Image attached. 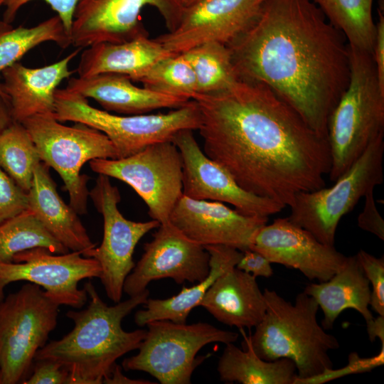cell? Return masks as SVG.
Returning a JSON list of instances; mask_svg holds the SVG:
<instances>
[{"label": "cell", "instance_id": "obj_10", "mask_svg": "<svg viewBox=\"0 0 384 384\" xmlns=\"http://www.w3.org/2000/svg\"><path fill=\"white\" fill-rule=\"evenodd\" d=\"M146 336L138 353L124 359L126 371H144L161 384H189L194 370L210 355L196 356L211 343H234L238 334L210 324H187L156 320L146 324Z\"/></svg>", "mask_w": 384, "mask_h": 384}, {"label": "cell", "instance_id": "obj_34", "mask_svg": "<svg viewBox=\"0 0 384 384\" xmlns=\"http://www.w3.org/2000/svg\"><path fill=\"white\" fill-rule=\"evenodd\" d=\"M356 256L372 285L370 306L378 315L384 316V258L375 257L363 250Z\"/></svg>", "mask_w": 384, "mask_h": 384}, {"label": "cell", "instance_id": "obj_7", "mask_svg": "<svg viewBox=\"0 0 384 384\" xmlns=\"http://www.w3.org/2000/svg\"><path fill=\"white\" fill-rule=\"evenodd\" d=\"M33 139L41 160L53 168L64 183L69 205L78 215L87 213L89 177L83 165L95 159H117V151L102 132L81 123L63 124L53 112L38 114L21 122Z\"/></svg>", "mask_w": 384, "mask_h": 384}, {"label": "cell", "instance_id": "obj_5", "mask_svg": "<svg viewBox=\"0 0 384 384\" xmlns=\"http://www.w3.org/2000/svg\"><path fill=\"white\" fill-rule=\"evenodd\" d=\"M350 78L347 88L327 121V140L334 182L384 132V90L372 53L349 46Z\"/></svg>", "mask_w": 384, "mask_h": 384}, {"label": "cell", "instance_id": "obj_6", "mask_svg": "<svg viewBox=\"0 0 384 384\" xmlns=\"http://www.w3.org/2000/svg\"><path fill=\"white\" fill-rule=\"evenodd\" d=\"M54 116L60 122H73L104 133L118 158L131 156L151 144L172 141L183 129H198L201 114L193 100L166 113L118 115L91 106L87 98L66 88L55 92Z\"/></svg>", "mask_w": 384, "mask_h": 384}, {"label": "cell", "instance_id": "obj_20", "mask_svg": "<svg viewBox=\"0 0 384 384\" xmlns=\"http://www.w3.org/2000/svg\"><path fill=\"white\" fill-rule=\"evenodd\" d=\"M82 49L77 48L60 60L43 67L30 68L17 62L2 71L1 87L14 122L21 123L38 114L54 112L55 90L74 73L69 64Z\"/></svg>", "mask_w": 384, "mask_h": 384}, {"label": "cell", "instance_id": "obj_37", "mask_svg": "<svg viewBox=\"0 0 384 384\" xmlns=\"http://www.w3.org/2000/svg\"><path fill=\"white\" fill-rule=\"evenodd\" d=\"M68 370L58 362L47 358L36 359L24 384H67Z\"/></svg>", "mask_w": 384, "mask_h": 384}, {"label": "cell", "instance_id": "obj_8", "mask_svg": "<svg viewBox=\"0 0 384 384\" xmlns=\"http://www.w3.org/2000/svg\"><path fill=\"white\" fill-rule=\"evenodd\" d=\"M59 306L31 282L0 301L1 384L24 383L28 378L37 351L56 327Z\"/></svg>", "mask_w": 384, "mask_h": 384}, {"label": "cell", "instance_id": "obj_30", "mask_svg": "<svg viewBox=\"0 0 384 384\" xmlns=\"http://www.w3.org/2000/svg\"><path fill=\"white\" fill-rule=\"evenodd\" d=\"M36 247L55 254L70 252L29 209L0 223V262H11L17 253Z\"/></svg>", "mask_w": 384, "mask_h": 384}, {"label": "cell", "instance_id": "obj_33", "mask_svg": "<svg viewBox=\"0 0 384 384\" xmlns=\"http://www.w3.org/2000/svg\"><path fill=\"white\" fill-rule=\"evenodd\" d=\"M139 82L151 90L188 100L197 94L194 72L183 53L160 60Z\"/></svg>", "mask_w": 384, "mask_h": 384}, {"label": "cell", "instance_id": "obj_15", "mask_svg": "<svg viewBox=\"0 0 384 384\" xmlns=\"http://www.w3.org/2000/svg\"><path fill=\"white\" fill-rule=\"evenodd\" d=\"M267 0H198L183 6L172 31L154 38L174 53L216 42L228 45L248 29Z\"/></svg>", "mask_w": 384, "mask_h": 384}, {"label": "cell", "instance_id": "obj_46", "mask_svg": "<svg viewBox=\"0 0 384 384\" xmlns=\"http://www.w3.org/2000/svg\"><path fill=\"white\" fill-rule=\"evenodd\" d=\"M0 384H1V367H0Z\"/></svg>", "mask_w": 384, "mask_h": 384}, {"label": "cell", "instance_id": "obj_42", "mask_svg": "<svg viewBox=\"0 0 384 384\" xmlns=\"http://www.w3.org/2000/svg\"><path fill=\"white\" fill-rule=\"evenodd\" d=\"M14 122L9 100L0 92V136Z\"/></svg>", "mask_w": 384, "mask_h": 384}, {"label": "cell", "instance_id": "obj_36", "mask_svg": "<svg viewBox=\"0 0 384 384\" xmlns=\"http://www.w3.org/2000/svg\"><path fill=\"white\" fill-rule=\"evenodd\" d=\"M33 0H5V10L3 21L11 23L16 18L20 9ZM57 13L61 19L66 33L70 36L72 28L73 14L79 0H43Z\"/></svg>", "mask_w": 384, "mask_h": 384}, {"label": "cell", "instance_id": "obj_28", "mask_svg": "<svg viewBox=\"0 0 384 384\" xmlns=\"http://www.w3.org/2000/svg\"><path fill=\"white\" fill-rule=\"evenodd\" d=\"M48 41H53L63 49L71 45L70 36L58 15L31 28H14L11 23L0 21V78L3 70L18 62L36 46ZM0 92L6 96L1 80Z\"/></svg>", "mask_w": 384, "mask_h": 384}, {"label": "cell", "instance_id": "obj_13", "mask_svg": "<svg viewBox=\"0 0 384 384\" xmlns=\"http://www.w3.org/2000/svg\"><path fill=\"white\" fill-rule=\"evenodd\" d=\"M101 272L95 258L80 252L55 254L45 247H33L15 255L11 262H0V301L8 284L26 281L40 286L60 306L80 309L88 296L84 288H78L79 282L100 279Z\"/></svg>", "mask_w": 384, "mask_h": 384}, {"label": "cell", "instance_id": "obj_19", "mask_svg": "<svg viewBox=\"0 0 384 384\" xmlns=\"http://www.w3.org/2000/svg\"><path fill=\"white\" fill-rule=\"evenodd\" d=\"M169 221L203 247L227 245L243 252L250 249L255 235L267 224L268 217L246 215L221 202L197 200L182 194Z\"/></svg>", "mask_w": 384, "mask_h": 384}, {"label": "cell", "instance_id": "obj_9", "mask_svg": "<svg viewBox=\"0 0 384 384\" xmlns=\"http://www.w3.org/2000/svg\"><path fill=\"white\" fill-rule=\"evenodd\" d=\"M383 139L384 132L368 146L334 186L297 193L287 218L321 242L334 245L336 231L342 217L352 210L370 190L383 183Z\"/></svg>", "mask_w": 384, "mask_h": 384}, {"label": "cell", "instance_id": "obj_44", "mask_svg": "<svg viewBox=\"0 0 384 384\" xmlns=\"http://www.w3.org/2000/svg\"><path fill=\"white\" fill-rule=\"evenodd\" d=\"M198 0H181V3L182 4L183 6H187L188 5H191L196 1H198Z\"/></svg>", "mask_w": 384, "mask_h": 384}, {"label": "cell", "instance_id": "obj_41", "mask_svg": "<svg viewBox=\"0 0 384 384\" xmlns=\"http://www.w3.org/2000/svg\"><path fill=\"white\" fill-rule=\"evenodd\" d=\"M107 384H152L154 383L146 380H134L124 375L121 367L114 363L109 374L102 380Z\"/></svg>", "mask_w": 384, "mask_h": 384}, {"label": "cell", "instance_id": "obj_21", "mask_svg": "<svg viewBox=\"0 0 384 384\" xmlns=\"http://www.w3.org/2000/svg\"><path fill=\"white\" fill-rule=\"evenodd\" d=\"M65 88L95 100L105 111L123 115L143 114L162 108L176 109L189 101L137 87L126 75L116 73L71 78Z\"/></svg>", "mask_w": 384, "mask_h": 384}, {"label": "cell", "instance_id": "obj_38", "mask_svg": "<svg viewBox=\"0 0 384 384\" xmlns=\"http://www.w3.org/2000/svg\"><path fill=\"white\" fill-rule=\"evenodd\" d=\"M373 190H370L365 196V205L363 211L358 217V225L363 230L368 231L379 239L384 240V220L378 210Z\"/></svg>", "mask_w": 384, "mask_h": 384}, {"label": "cell", "instance_id": "obj_45", "mask_svg": "<svg viewBox=\"0 0 384 384\" xmlns=\"http://www.w3.org/2000/svg\"><path fill=\"white\" fill-rule=\"evenodd\" d=\"M5 0H0V6L4 5Z\"/></svg>", "mask_w": 384, "mask_h": 384}, {"label": "cell", "instance_id": "obj_29", "mask_svg": "<svg viewBox=\"0 0 384 384\" xmlns=\"http://www.w3.org/2000/svg\"><path fill=\"white\" fill-rule=\"evenodd\" d=\"M346 37L349 46L372 53L376 22L374 0H310Z\"/></svg>", "mask_w": 384, "mask_h": 384}, {"label": "cell", "instance_id": "obj_4", "mask_svg": "<svg viewBox=\"0 0 384 384\" xmlns=\"http://www.w3.org/2000/svg\"><path fill=\"white\" fill-rule=\"evenodd\" d=\"M266 311L255 333L245 338L260 358L267 361L292 360L296 366V383L315 381L332 370L329 352L339 348L338 340L319 325V305L304 292L294 303L274 290L263 292Z\"/></svg>", "mask_w": 384, "mask_h": 384}, {"label": "cell", "instance_id": "obj_47", "mask_svg": "<svg viewBox=\"0 0 384 384\" xmlns=\"http://www.w3.org/2000/svg\"><path fill=\"white\" fill-rule=\"evenodd\" d=\"M180 1H181V0H180Z\"/></svg>", "mask_w": 384, "mask_h": 384}, {"label": "cell", "instance_id": "obj_16", "mask_svg": "<svg viewBox=\"0 0 384 384\" xmlns=\"http://www.w3.org/2000/svg\"><path fill=\"white\" fill-rule=\"evenodd\" d=\"M157 228L126 277L123 292L129 297L143 292L154 280L170 278L178 284L194 283L209 273L210 255L203 246L188 238L170 221Z\"/></svg>", "mask_w": 384, "mask_h": 384}, {"label": "cell", "instance_id": "obj_25", "mask_svg": "<svg viewBox=\"0 0 384 384\" xmlns=\"http://www.w3.org/2000/svg\"><path fill=\"white\" fill-rule=\"evenodd\" d=\"M304 292L313 297L323 311L321 326L329 329L338 315L346 309L360 313L366 324L374 317L369 309L370 283L356 255L348 257L341 270L331 279L319 283H311Z\"/></svg>", "mask_w": 384, "mask_h": 384}, {"label": "cell", "instance_id": "obj_24", "mask_svg": "<svg viewBox=\"0 0 384 384\" xmlns=\"http://www.w3.org/2000/svg\"><path fill=\"white\" fill-rule=\"evenodd\" d=\"M173 54L148 36L120 43H100L82 51L76 71L78 77L116 73L139 82L158 62Z\"/></svg>", "mask_w": 384, "mask_h": 384}, {"label": "cell", "instance_id": "obj_17", "mask_svg": "<svg viewBox=\"0 0 384 384\" xmlns=\"http://www.w3.org/2000/svg\"><path fill=\"white\" fill-rule=\"evenodd\" d=\"M183 166V194L197 200L226 203L242 213L269 216L285 206L242 188L220 165L210 159L197 143L191 129L177 132L172 139Z\"/></svg>", "mask_w": 384, "mask_h": 384}, {"label": "cell", "instance_id": "obj_18", "mask_svg": "<svg viewBox=\"0 0 384 384\" xmlns=\"http://www.w3.org/2000/svg\"><path fill=\"white\" fill-rule=\"evenodd\" d=\"M250 249L271 263L299 270L309 280L327 281L343 268L348 259L334 245L319 241L308 230L279 218L260 228Z\"/></svg>", "mask_w": 384, "mask_h": 384}, {"label": "cell", "instance_id": "obj_11", "mask_svg": "<svg viewBox=\"0 0 384 384\" xmlns=\"http://www.w3.org/2000/svg\"><path fill=\"white\" fill-rule=\"evenodd\" d=\"M94 172L117 178L131 186L148 207L153 220L164 223L183 194V166L172 141L147 146L121 159L90 161Z\"/></svg>", "mask_w": 384, "mask_h": 384}, {"label": "cell", "instance_id": "obj_31", "mask_svg": "<svg viewBox=\"0 0 384 384\" xmlns=\"http://www.w3.org/2000/svg\"><path fill=\"white\" fill-rule=\"evenodd\" d=\"M183 53L194 72L197 94L221 91L239 79L226 45L216 42L205 43Z\"/></svg>", "mask_w": 384, "mask_h": 384}, {"label": "cell", "instance_id": "obj_14", "mask_svg": "<svg viewBox=\"0 0 384 384\" xmlns=\"http://www.w3.org/2000/svg\"><path fill=\"white\" fill-rule=\"evenodd\" d=\"M146 6L158 11L168 31L178 26L183 7L180 0H79L73 14L71 45L85 48L148 36L141 19Z\"/></svg>", "mask_w": 384, "mask_h": 384}, {"label": "cell", "instance_id": "obj_27", "mask_svg": "<svg viewBox=\"0 0 384 384\" xmlns=\"http://www.w3.org/2000/svg\"><path fill=\"white\" fill-rule=\"evenodd\" d=\"M217 370L224 382L243 384H294L297 380L294 363L287 358L262 359L245 339L244 350L233 343L225 344Z\"/></svg>", "mask_w": 384, "mask_h": 384}, {"label": "cell", "instance_id": "obj_1", "mask_svg": "<svg viewBox=\"0 0 384 384\" xmlns=\"http://www.w3.org/2000/svg\"><path fill=\"white\" fill-rule=\"evenodd\" d=\"M193 100L203 152L242 188L290 206L297 193L326 186L331 164L327 137L266 85L239 78Z\"/></svg>", "mask_w": 384, "mask_h": 384}, {"label": "cell", "instance_id": "obj_43", "mask_svg": "<svg viewBox=\"0 0 384 384\" xmlns=\"http://www.w3.org/2000/svg\"><path fill=\"white\" fill-rule=\"evenodd\" d=\"M367 331L370 341L373 342L376 337H378L384 346V316H378V318L367 325Z\"/></svg>", "mask_w": 384, "mask_h": 384}, {"label": "cell", "instance_id": "obj_22", "mask_svg": "<svg viewBox=\"0 0 384 384\" xmlns=\"http://www.w3.org/2000/svg\"><path fill=\"white\" fill-rule=\"evenodd\" d=\"M215 319L239 329L255 327L266 305L256 277L233 267L218 277L198 304Z\"/></svg>", "mask_w": 384, "mask_h": 384}, {"label": "cell", "instance_id": "obj_12", "mask_svg": "<svg viewBox=\"0 0 384 384\" xmlns=\"http://www.w3.org/2000/svg\"><path fill=\"white\" fill-rule=\"evenodd\" d=\"M89 196L103 218V238L101 245L85 257L99 262L102 270L100 279L107 296L117 303L122 299L126 277L135 265L133 254L137 243L160 223L153 219L136 222L125 218L118 209L119 191L107 176L99 174Z\"/></svg>", "mask_w": 384, "mask_h": 384}, {"label": "cell", "instance_id": "obj_26", "mask_svg": "<svg viewBox=\"0 0 384 384\" xmlns=\"http://www.w3.org/2000/svg\"><path fill=\"white\" fill-rule=\"evenodd\" d=\"M210 255V271L208 276L191 287H183L181 292L168 299H149L144 309L134 314V322L139 326H146L156 320H169L176 323H186L191 311L196 306L206 292L220 275L235 267L242 252L227 245L204 246Z\"/></svg>", "mask_w": 384, "mask_h": 384}, {"label": "cell", "instance_id": "obj_2", "mask_svg": "<svg viewBox=\"0 0 384 384\" xmlns=\"http://www.w3.org/2000/svg\"><path fill=\"white\" fill-rule=\"evenodd\" d=\"M227 46L238 78L266 85L327 137L329 117L349 82V45L313 2L267 0Z\"/></svg>", "mask_w": 384, "mask_h": 384}, {"label": "cell", "instance_id": "obj_35", "mask_svg": "<svg viewBox=\"0 0 384 384\" xmlns=\"http://www.w3.org/2000/svg\"><path fill=\"white\" fill-rule=\"evenodd\" d=\"M28 209V194L0 167V223Z\"/></svg>", "mask_w": 384, "mask_h": 384}, {"label": "cell", "instance_id": "obj_32", "mask_svg": "<svg viewBox=\"0 0 384 384\" xmlns=\"http://www.w3.org/2000/svg\"><path fill=\"white\" fill-rule=\"evenodd\" d=\"M37 148L24 126L14 122L0 136V167L28 193L37 165Z\"/></svg>", "mask_w": 384, "mask_h": 384}, {"label": "cell", "instance_id": "obj_40", "mask_svg": "<svg viewBox=\"0 0 384 384\" xmlns=\"http://www.w3.org/2000/svg\"><path fill=\"white\" fill-rule=\"evenodd\" d=\"M375 26V36L372 54L379 85L384 90V16L380 9L378 10V18Z\"/></svg>", "mask_w": 384, "mask_h": 384}, {"label": "cell", "instance_id": "obj_39", "mask_svg": "<svg viewBox=\"0 0 384 384\" xmlns=\"http://www.w3.org/2000/svg\"><path fill=\"white\" fill-rule=\"evenodd\" d=\"M235 267L254 277H270L273 274L271 262L261 253L247 249L242 255Z\"/></svg>", "mask_w": 384, "mask_h": 384}, {"label": "cell", "instance_id": "obj_23", "mask_svg": "<svg viewBox=\"0 0 384 384\" xmlns=\"http://www.w3.org/2000/svg\"><path fill=\"white\" fill-rule=\"evenodd\" d=\"M28 194V209L49 233L69 251L83 256L96 247L78 217V214L59 196L49 167L40 162L36 167Z\"/></svg>", "mask_w": 384, "mask_h": 384}, {"label": "cell", "instance_id": "obj_3", "mask_svg": "<svg viewBox=\"0 0 384 384\" xmlns=\"http://www.w3.org/2000/svg\"><path fill=\"white\" fill-rule=\"evenodd\" d=\"M83 288L90 299L87 306L66 313L74 322L73 329L60 339L47 343L35 356V360L51 359L65 367L69 372L67 384L102 383L116 361L138 349L146 334L144 329L126 331L122 321L137 306L146 303L149 295L147 289L109 306L90 281Z\"/></svg>", "mask_w": 384, "mask_h": 384}]
</instances>
